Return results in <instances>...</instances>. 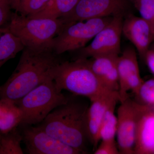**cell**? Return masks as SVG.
I'll return each mask as SVG.
<instances>
[{"label": "cell", "mask_w": 154, "mask_h": 154, "mask_svg": "<svg viewBox=\"0 0 154 154\" xmlns=\"http://www.w3.org/2000/svg\"><path fill=\"white\" fill-rule=\"evenodd\" d=\"M17 67L0 86V99L16 102L52 75L61 61L52 46L41 49L25 47Z\"/></svg>", "instance_id": "6da1fadb"}, {"label": "cell", "mask_w": 154, "mask_h": 154, "mask_svg": "<svg viewBox=\"0 0 154 154\" xmlns=\"http://www.w3.org/2000/svg\"><path fill=\"white\" fill-rule=\"evenodd\" d=\"M88 106L85 103L69 99L53 110L38 126L82 154L87 153L86 116Z\"/></svg>", "instance_id": "7a4b0ae2"}, {"label": "cell", "mask_w": 154, "mask_h": 154, "mask_svg": "<svg viewBox=\"0 0 154 154\" xmlns=\"http://www.w3.org/2000/svg\"><path fill=\"white\" fill-rule=\"evenodd\" d=\"M52 77L57 88L92 101L110 91L106 89L92 70L88 59L61 61L54 69Z\"/></svg>", "instance_id": "3957f363"}, {"label": "cell", "mask_w": 154, "mask_h": 154, "mask_svg": "<svg viewBox=\"0 0 154 154\" xmlns=\"http://www.w3.org/2000/svg\"><path fill=\"white\" fill-rule=\"evenodd\" d=\"M69 99L57 88L51 75L15 102L22 113L19 125L39 124L53 110L66 103Z\"/></svg>", "instance_id": "277c9868"}, {"label": "cell", "mask_w": 154, "mask_h": 154, "mask_svg": "<svg viewBox=\"0 0 154 154\" xmlns=\"http://www.w3.org/2000/svg\"><path fill=\"white\" fill-rule=\"evenodd\" d=\"M63 25L61 19L33 18L15 12L6 26L25 47L37 49L52 46L54 38Z\"/></svg>", "instance_id": "5b68a950"}, {"label": "cell", "mask_w": 154, "mask_h": 154, "mask_svg": "<svg viewBox=\"0 0 154 154\" xmlns=\"http://www.w3.org/2000/svg\"><path fill=\"white\" fill-rule=\"evenodd\" d=\"M113 18L101 17L64 24L60 32L53 40V49L57 54L60 55L67 51L83 48Z\"/></svg>", "instance_id": "8992f818"}, {"label": "cell", "mask_w": 154, "mask_h": 154, "mask_svg": "<svg viewBox=\"0 0 154 154\" xmlns=\"http://www.w3.org/2000/svg\"><path fill=\"white\" fill-rule=\"evenodd\" d=\"M150 109L128 97L117 110V145L120 154H134L136 134L142 116Z\"/></svg>", "instance_id": "52a82bcc"}, {"label": "cell", "mask_w": 154, "mask_h": 154, "mask_svg": "<svg viewBox=\"0 0 154 154\" xmlns=\"http://www.w3.org/2000/svg\"><path fill=\"white\" fill-rule=\"evenodd\" d=\"M123 14L113 16L111 21L97 33L89 45L79 50L78 58L88 59L109 54L119 55Z\"/></svg>", "instance_id": "ba28073f"}, {"label": "cell", "mask_w": 154, "mask_h": 154, "mask_svg": "<svg viewBox=\"0 0 154 154\" xmlns=\"http://www.w3.org/2000/svg\"><path fill=\"white\" fill-rule=\"evenodd\" d=\"M128 5V0H80L70 13L60 19L64 24L94 18L113 17L123 14Z\"/></svg>", "instance_id": "9c48e42d"}, {"label": "cell", "mask_w": 154, "mask_h": 154, "mask_svg": "<svg viewBox=\"0 0 154 154\" xmlns=\"http://www.w3.org/2000/svg\"><path fill=\"white\" fill-rule=\"evenodd\" d=\"M22 142L29 154H82L73 148L53 137L39 127L22 125Z\"/></svg>", "instance_id": "30bf717a"}, {"label": "cell", "mask_w": 154, "mask_h": 154, "mask_svg": "<svg viewBox=\"0 0 154 154\" xmlns=\"http://www.w3.org/2000/svg\"><path fill=\"white\" fill-rule=\"evenodd\" d=\"M117 69L118 93L121 102L129 97L128 91H132L137 96L144 82L141 78L136 52L133 48H127L119 56Z\"/></svg>", "instance_id": "8fae6325"}, {"label": "cell", "mask_w": 154, "mask_h": 154, "mask_svg": "<svg viewBox=\"0 0 154 154\" xmlns=\"http://www.w3.org/2000/svg\"><path fill=\"white\" fill-rule=\"evenodd\" d=\"M118 91H109L91 101L86 116V127L88 140L96 149L100 140V125L107 109L119 102Z\"/></svg>", "instance_id": "7c38bea8"}, {"label": "cell", "mask_w": 154, "mask_h": 154, "mask_svg": "<svg viewBox=\"0 0 154 154\" xmlns=\"http://www.w3.org/2000/svg\"><path fill=\"white\" fill-rule=\"evenodd\" d=\"M122 33L134 45L141 57L144 58L150 45L154 40L150 24L141 17L129 15L123 21Z\"/></svg>", "instance_id": "4fadbf2b"}, {"label": "cell", "mask_w": 154, "mask_h": 154, "mask_svg": "<svg viewBox=\"0 0 154 154\" xmlns=\"http://www.w3.org/2000/svg\"><path fill=\"white\" fill-rule=\"evenodd\" d=\"M119 55L98 56L88 60L90 67L102 85L110 91H118L117 62Z\"/></svg>", "instance_id": "5bb4252c"}, {"label": "cell", "mask_w": 154, "mask_h": 154, "mask_svg": "<svg viewBox=\"0 0 154 154\" xmlns=\"http://www.w3.org/2000/svg\"><path fill=\"white\" fill-rule=\"evenodd\" d=\"M134 154H154V111L149 109L138 123Z\"/></svg>", "instance_id": "9a60e30c"}, {"label": "cell", "mask_w": 154, "mask_h": 154, "mask_svg": "<svg viewBox=\"0 0 154 154\" xmlns=\"http://www.w3.org/2000/svg\"><path fill=\"white\" fill-rule=\"evenodd\" d=\"M25 47L21 40L6 25L0 28V68Z\"/></svg>", "instance_id": "2e32d148"}, {"label": "cell", "mask_w": 154, "mask_h": 154, "mask_svg": "<svg viewBox=\"0 0 154 154\" xmlns=\"http://www.w3.org/2000/svg\"><path fill=\"white\" fill-rule=\"evenodd\" d=\"M22 113L15 102L0 99V133H5L21 124Z\"/></svg>", "instance_id": "e0dca14e"}, {"label": "cell", "mask_w": 154, "mask_h": 154, "mask_svg": "<svg viewBox=\"0 0 154 154\" xmlns=\"http://www.w3.org/2000/svg\"><path fill=\"white\" fill-rule=\"evenodd\" d=\"M79 1L80 0H50L43 10L35 15L28 17L60 19L70 13Z\"/></svg>", "instance_id": "ac0fdd59"}, {"label": "cell", "mask_w": 154, "mask_h": 154, "mask_svg": "<svg viewBox=\"0 0 154 154\" xmlns=\"http://www.w3.org/2000/svg\"><path fill=\"white\" fill-rule=\"evenodd\" d=\"M18 127L5 133H0V154H23L22 137Z\"/></svg>", "instance_id": "d6986e66"}, {"label": "cell", "mask_w": 154, "mask_h": 154, "mask_svg": "<svg viewBox=\"0 0 154 154\" xmlns=\"http://www.w3.org/2000/svg\"><path fill=\"white\" fill-rule=\"evenodd\" d=\"M116 103H114L106 111L100 125L99 136L100 140H114L116 134L117 116L115 109Z\"/></svg>", "instance_id": "ffe728a7"}, {"label": "cell", "mask_w": 154, "mask_h": 154, "mask_svg": "<svg viewBox=\"0 0 154 154\" xmlns=\"http://www.w3.org/2000/svg\"><path fill=\"white\" fill-rule=\"evenodd\" d=\"M50 0H20L17 13L26 17L35 15L44 8Z\"/></svg>", "instance_id": "44dd1931"}, {"label": "cell", "mask_w": 154, "mask_h": 154, "mask_svg": "<svg viewBox=\"0 0 154 154\" xmlns=\"http://www.w3.org/2000/svg\"><path fill=\"white\" fill-rule=\"evenodd\" d=\"M143 105L154 110V79L144 82L137 96Z\"/></svg>", "instance_id": "7402d4cb"}, {"label": "cell", "mask_w": 154, "mask_h": 154, "mask_svg": "<svg viewBox=\"0 0 154 154\" xmlns=\"http://www.w3.org/2000/svg\"><path fill=\"white\" fill-rule=\"evenodd\" d=\"M134 5L139 12L141 17L150 24L153 31L154 0H137Z\"/></svg>", "instance_id": "603a6c76"}, {"label": "cell", "mask_w": 154, "mask_h": 154, "mask_svg": "<svg viewBox=\"0 0 154 154\" xmlns=\"http://www.w3.org/2000/svg\"><path fill=\"white\" fill-rule=\"evenodd\" d=\"M99 146L95 149V154H120L117 143L114 140H102Z\"/></svg>", "instance_id": "cb8c5ba5"}, {"label": "cell", "mask_w": 154, "mask_h": 154, "mask_svg": "<svg viewBox=\"0 0 154 154\" xmlns=\"http://www.w3.org/2000/svg\"><path fill=\"white\" fill-rule=\"evenodd\" d=\"M11 10L8 6L0 5V28L8 24L12 14Z\"/></svg>", "instance_id": "d4e9b609"}, {"label": "cell", "mask_w": 154, "mask_h": 154, "mask_svg": "<svg viewBox=\"0 0 154 154\" xmlns=\"http://www.w3.org/2000/svg\"><path fill=\"white\" fill-rule=\"evenodd\" d=\"M144 59L149 69L154 75V49H149L146 53Z\"/></svg>", "instance_id": "484cf974"}, {"label": "cell", "mask_w": 154, "mask_h": 154, "mask_svg": "<svg viewBox=\"0 0 154 154\" xmlns=\"http://www.w3.org/2000/svg\"><path fill=\"white\" fill-rule=\"evenodd\" d=\"M20 0H0V5H5L11 8V10L18 11Z\"/></svg>", "instance_id": "4316f807"}, {"label": "cell", "mask_w": 154, "mask_h": 154, "mask_svg": "<svg viewBox=\"0 0 154 154\" xmlns=\"http://www.w3.org/2000/svg\"><path fill=\"white\" fill-rule=\"evenodd\" d=\"M131 1H132L134 3H135L136 2H137V0H131Z\"/></svg>", "instance_id": "83f0119b"}, {"label": "cell", "mask_w": 154, "mask_h": 154, "mask_svg": "<svg viewBox=\"0 0 154 154\" xmlns=\"http://www.w3.org/2000/svg\"><path fill=\"white\" fill-rule=\"evenodd\" d=\"M153 31H154V25Z\"/></svg>", "instance_id": "f1b7e54d"}, {"label": "cell", "mask_w": 154, "mask_h": 154, "mask_svg": "<svg viewBox=\"0 0 154 154\" xmlns=\"http://www.w3.org/2000/svg\"><path fill=\"white\" fill-rule=\"evenodd\" d=\"M153 49H154V46L153 48Z\"/></svg>", "instance_id": "f546056e"}]
</instances>
